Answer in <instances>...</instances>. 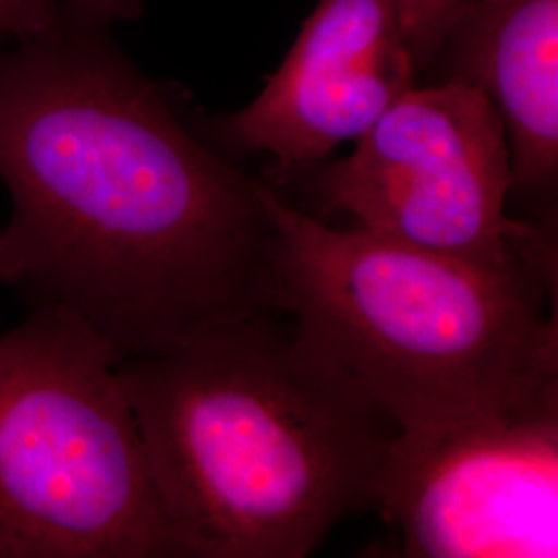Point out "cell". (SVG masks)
Segmentation results:
<instances>
[{
  "label": "cell",
  "mask_w": 558,
  "mask_h": 558,
  "mask_svg": "<svg viewBox=\"0 0 558 558\" xmlns=\"http://www.w3.org/2000/svg\"><path fill=\"white\" fill-rule=\"evenodd\" d=\"M15 279H17V257L4 228H0V281L7 286H15Z\"/></svg>",
  "instance_id": "30bf717a"
},
{
  "label": "cell",
  "mask_w": 558,
  "mask_h": 558,
  "mask_svg": "<svg viewBox=\"0 0 558 558\" xmlns=\"http://www.w3.org/2000/svg\"><path fill=\"white\" fill-rule=\"evenodd\" d=\"M433 71L430 83H468L490 98L509 143V197L557 223L558 0H468Z\"/></svg>",
  "instance_id": "ba28073f"
},
{
  "label": "cell",
  "mask_w": 558,
  "mask_h": 558,
  "mask_svg": "<svg viewBox=\"0 0 558 558\" xmlns=\"http://www.w3.org/2000/svg\"><path fill=\"white\" fill-rule=\"evenodd\" d=\"M59 0H0V46L41 32L57 11Z\"/></svg>",
  "instance_id": "9c48e42d"
},
{
  "label": "cell",
  "mask_w": 558,
  "mask_h": 558,
  "mask_svg": "<svg viewBox=\"0 0 558 558\" xmlns=\"http://www.w3.org/2000/svg\"><path fill=\"white\" fill-rule=\"evenodd\" d=\"M428 60L410 0H319L259 96L195 126L230 158L267 154L290 172L362 137L420 85Z\"/></svg>",
  "instance_id": "52a82bcc"
},
{
  "label": "cell",
  "mask_w": 558,
  "mask_h": 558,
  "mask_svg": "<svg viewBox=\"0 0 558 558\" xmlns=\"http://www.w3.org/2000/svg\"><path fill=\"white\" fill-rule=\"evenodd\" d=\"M375 507L410 558L558 557V401L398 433Z\"/></svg>",
  "instance_id": "8992f818"
},
{
  "label": "cell",
  "mask_w": 558,
  "mask_h": 558,
  "mask_svg": "<svg viewBox=\"0 0 558 558\" xmlns=\"http://www.w3.org/2000/svg\"><path fill=\"white\" fill-rule=\"evenodd\" d=\"M279 179L304 180L323 214L408 246L488 269L557 263V226L511 220V156L490 98L468 83L405 92L343 160Z\"/></svg>",
  "instance_id": "5b68a950"
},
{
  "label": "cell",
  "mask_w": 558,
  "mask_h": 558,
  "mask_svg": "<svg viewBox=\"0 0 558 558\" xmlns=\"http://www.w3.org/2000/svg\"><path fill=\"white\" fill-rule=\"evenodd\" d=\"M151 484L182 558H304L375 507L391 420L269 311L122 359Z\"/></svg>",
  "instance_id": "7a4b0ae2"
},
{
  "label": "cell",
  "mask_w": 558,
  "mask_h": 558,
  "mask_svg": "<svg viewBox=\"0 0 558 558\" xmlns=\"http://www.w3.org/2000/svg\"><path fill=\"white\" fill-rule=\"evenodd\" d=\"M265 201L279 236L276 311L398 433L558 401L557 263L488 269L331 228L269 182Z\"/></svg>",
  "instance_id": "3957f363"
},
{
  "label": "cell",
  "mask_w": 558,
  "mask_h": 558,
  "mask_svg": "<svg viewBox=\"0 0 558 558\" xmlns=\"http://www.w3.org/2000/svg\"><path fill=\"white\" fill-rule=\"evenodd\" d=\"M141 0H59L0 46V180L15 288L73 313L120 360L276 311L278 228L253 179L133 64Z\"/></svg>",
  "instance_id": "6da1fadb"
},
{
  "label": "cell",
  "mask_w": 558,
  "mask_h": 558,
  "mask_svg": "<svg viewBox=\"0 0 558 558\" xmlns=\"http://www.w3.org/2000/svg\"><path fill=\"white\" fill-rule=\"evenodd\" d=\"M119 362L57 306L0 336V558H182Z\"/></svg>",
  "instance_id": "277c9868"
}]
</instances>
